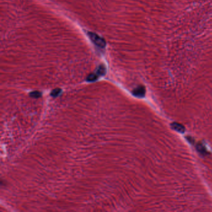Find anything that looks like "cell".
Here are the masks:
<instances>
[{"label": "cell", "instance_id": "obj_1", "mask_svg": "<svg viewBox=\"0 0 212 212\" xmlns=\"http://www.w3.org/2000/svg\"><path fill=\"white\" fill-rule=\"evenodd\" d=\"M88 36L92 40V41L98 47L100 48H104L106 46L105 40L93 33H88Z\"/></svg>", "mask_w": 212, "mask_h": 212}, {"label": "cell", "instance_id": "obj_2", "mask_svg": "<svg viewBox=\"0 0 212 212\" xmlns=\"http://www.w3.org/2000/svg\"><path fill=\"white\" fill-rule=\"evenodd\" d=\"M145 92H146V91H145L144 87L143 86H140V87H138L137 88H136L133 91V93L134 95H135L136 97L141 98V97H143L144 96Z\"/></svg>", "mask_w": 212, "mask_h": 212}, {"label": "cell", "instance_id": "obj_3", "mask_svg": "<svg viewBox=\"0 0 212 212\" xmlns=\"http://www.w3.org/2000/svg\"><path fill=\"white\" fill-rule=\"evenodd\" d=\"M171 126L172 128L174 129H175L176 131H178V132H180V133H183L184 131H185V128L184 127L179 124V123H174L171 125Z\"/></svg>", "mask_w": 212, "mask_h": 212}, {"label": "cell", "instance_id": "obj_4", "mask_svg": "<svg viewBox=\"0 0 212 212\" xmlns=\"http://www.w3.org/2000/svg\"><path fill=\"white\" fill-rule=\"evenodd\" d=\"M106 72V68L103 65H101L99 66L97 70V74L98 75H103Z\"/></svg>", "mask_w": 212, "mask_h": 212}, {"label": "cell", "instance_id": "obj_5", "mask_svg": "<svg viewBox=\"0 0 212 212\" xmlns=\"http://www.w3.org/2000/svg\"><path fill=\"white\" fill-rule=\"evenodd\" d=\"M98 78V75L95 74H91L87 77V80L88 82H93Z\"/></svg>", "mask_w": 212, "mask_h": 212}, {"label": "cell", "instance_id": "obj_6", "mask_svg": "<svg viewBox=\"0 0 212 212\" xmlns=\"http://www.w3.org/2000/svg\"><path fill=\"white\" fill-rule=\"evenodd\" d=\"M60 92H61V90L60 88H56L55 90H53L51 92V95L54 97H55L57 96H58Z\"/></svg>", "mask_w": 212, "mask_h": 212}, {"label": "cell", "instance_id": "obj_7", "mask_svg": "<svg viewBox=\"0 0 212 212\" xmlns=\"http://www.w3.org/2000/svg\"><path fill=\"white\" fill-rule=\"evenodd\" d=\"M30 97H31L33 98H39L41 96V93L37 92V91H36V92H33L29 94Z\"/></svg>", "mask_w": 212, "mask_h": 212}]
</instances>
